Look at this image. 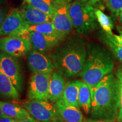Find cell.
<instances>
[{"instance_id": "cell-25", "label": "cell", "mask_w": 122, "mask_h": 122, "mask_svg": "<svg viewBox=\"0 0 122 122\" xmlns=\"http://www.w3.org/2000/svg\"><path fill=\"white\" fill-rule=\"evenodd\" d=\"M118 79L120 88V106L117 116V120L118 122H122V80L121 79L118 78Z\"/></svg>"}, {"instance_id": "cell-7", "label": "cell", "mask_w": 122, "mask_h": 122, "mask_svg": "<svg viewBox=\"0 0 122 122\" xmlns=\"http://www.w3.org/2000/svg\"><path fill=\"white\" fill-rule=\"evenodd\" d=\"M51 73H33L29 81L27 97L30 100L49 101Z\"/></svg>"}, {"instance_id": "cell-22", "label": "cell", "mask_w": 122, "mask_h": 122, "mask_svg": "<svg viewBox=\"0 0 122 122\" xmlns=\"http://www.w3.org/2000/svg\"><path fill=\"white\" fill-rule=\"evenodd\" d=\"M28 4L52 17L54 11L55 4L52 0H25Z\"/></svg>"}, {"instance_id": "cell-20", "label": "cell", "mask_w": 122, "mask_h": 122, "mask_svg": "<svg viewBox=\"0 0 122 122\" xmlns=\"http://www.w3.org/2000/svg\"><path fill=\"white\" fill-rule=\"evenodd\" d=\"M27 33L30 32H37L48 36V37L58 39L59 41L62 42L61 40L59 39L56 28L54 26V24L51 21L44 23L42 24H37V25H28L27 27Z\"/></svg>"}, {"instance_id": "cell-9", "label": "cell", "mask_w": 122, "mask_h": 122, "mask_svg": "<svg viewBox=\"0 0 122 122\" xmlns=\"http://www.w3.org/2000/svg\"><path fill=\"white\" fill-rule=\"evenodd\" d=\"M16 58L5 52H0V72L8 77L19 92L23 88V77Z\"/></svg>"}, {"instance_id": "cell-23", "label": "cell", "mask_w": 122, "mask_h": 122, "mask_svg": "<svg viewBox=\"0 0 122 122\" xmlns=\"http://www.w3.org/2000/svg\"><path fill=\"white\" fill-rule=\"evenodd\" d=\"M94 14L97 22L105 32L109 35L113 34L112 32V30L114 27L113 23L111 18L99 9H94Z\"/></svg>"}, {"instance_id": "cell-12", "label": "cell", "mask_w": 122, "mask_h": 122, "mask_svg": "<svg viewBox=\"0 0 122 122\" xmlns=\"http://www.w3.org/2000/svg\"><path fill=\"white\" fill-rule=\"evenodd\" d=\"M54 106L56 117L53 122H85L79 109L66 104L62 98L54 103Z\"/></svg>"}, {"instance_id": "cell-3", "label": "cell", "mask_w": 122, "mask_h": 122, "mask_svg": "<svg viewBox=\"0 0 122 122\" xmlns=\"http://www.w3.org/2000/svg\"><path fill=\"white\" fill-rule=\"evenodd\" d=\"M114 66L111 53L96 42L87 46V55L80 76L91 91L105 76L110 74Z\"/></svg>"}, {"instance_id": "cell-32", "label": "cell", "mask_w": 122, "mask_h": 122, "mask_svg": "<svg viewBox=\"0 0 122 122\" xmlns=\"http://www.w3.org/2000/svg\"><path fill=\"white\" fill-rule=\"evenodd\" d=\"M117 77L118 79H121L122 80V65L118 68L117 72Z\"/></svg>"}, {"instance_id": "cell-21", "label": "cell", "mask_w": 122, "mask_h": 122, "mask_svg": "<svg viewBox=\"0 0 122 122\" xmlns=\"http://www.w3.org/2000/svg\"><path fill=\"white\" fill-rule=\"evenodd\" d=\"M101 40L109 47L114 56L122 63V46L116 41L113 36V34L109 35L106 33H103L101 36Z\"/></svg>"}, {"instance_id": "cell-6", "label": "cell", "mask_w": 122, "mask_h": 122, "mask_svg": "<svg viewBox=\"0 0 122 122\" xmlns=\"http://www.w3.org/2000/svg\"><path fill=\"white\" fill-rule=\"evenodd\" d=\"M23 107L32 117L40 122H53L55 119L54 103L49 101L30 100L23 103Z\"/></svg>"}, {"instance_id": "cell-34", "label": "cell", "mask_w": 122, "mask_h": 122, "mask_svg": "<svg viewBox=\"0 0 122 122\" xmlns=\"http://www.w3.org/2000/svg\"><path fill=\"white\" fill-rule=\"evenodd\" d=\"M101 1L102 0H90V1L88 3V4H89V5H91L92 6L93 5L96 4L97 3L100 2V1Z\"/></svg>"}, {"instance_id": "cell-10", "label": "cell", "mask_w": 122, "mask_h": 122, "mask_svg": "<svg viewBox=\"0 0 122 122\" xmlns=\"http://www.w3.org/2000/svg\"><path fill=\"white\" fill-rule=\"evenodd\" d=\"M27 26L23 20L19 10L13 9L5 19L0 30V36H26Z\"/></svg>"}, {"instance_id": "cell-18", "label": "cell", "mask_w": 122, "mask_h": 122, "mask_svg": "<svg viewBox=\"0 0 122 122\" xmlns=\"http://www.w3.org/2000/svg\"><path fill=\"white\" fill-rule=\"evenodd\" d=\"M0 96L12 100H19V92L14 86L11 80L0 72Z\"/></svg>"}, {"instance_id": "cell-19", "label": "cell", "mask_w": 122, "mask_h": 122, "mask_svg": "<svg viewBox=\"0 0 122 122\" xmlns=\"http://www.w3.org/2000/svg\"><path fill=\"white\" fill-rule=\"evenodd\" d=\"M78 102L79 108L83 110L85 114L87 115L91 112L92 105L91 91L88 85L83 81L79 89Z\"/></svg>"}, {"instance_id": "cell-8", "label": "cell", "mask_w": 122, "mask_h": 122, "mask_svg": "<svg viewBox=\"0 0 122 122\" xmlns=\"http://www.w3.org/2000/svg\"><path fill=\"white\" fill-rule=\"evenodd\" d=\"M31 49V44L27 36L0 38V50L14 57H23Z\"/></svg>"}, {"instance_id": "cell-26", "label": "cell", "mask_w": 122, "mask_h": 122, "mask_svg": "<svg viewBox=\"0 0 122 122\" xmlns=\"http://www.w3.org/2000/svg\"><path fill=\"white\" fill-rule=\"evenodd\" d=\"M115 24L119 33L122 36V12L118 15L115 19Z\"/></svg>"}, {"instance_id": "cell-11", "label": "cell", "mask_w": 122, "mask_h": 122, "mask_svg": "<svg viewBox=\"0 0 122 122\" xmlns=\"http://www.w3.org/2000/svg\"><path fill=\"white\" fill-rule=\"evenodd\" d=\"M27 65L33 73H52L54 70L49 56L35 50H30L27 54Z\"/></svg>"}, {"instance_id": "cell-28", "label": "cell", "mask_w": 122, "mask_h": 122, "mask_svg": "<svg viewBox=\"0 0 122 122\" xmlns=\"http://www.w3.org/2000/svg\"><path fill=\"white\" fill-rule=\"evenodd\" d=\"M15 119L9 118V117H4V118H0V122H15L16 121Z\"/></svg>"}, {"instance_id": "cell-15", "label": "cell", "mask_w": 122, "mask_h": 122, "mask_svg": "<svg viewBox=\"0 0 122 122\" xmlns=\"http://www.w3.org/2000/svg\"><path fill=\"white\" fill-rule=\"evenodd\" d=\"M66 83L65 77L59 71L56 70L51 73L48 98L50 102L54 103L62 98Z\"/></svg>"}, {"instance_id": "cell-27", "label": "cell", "mask_w": 122, "mask_h": 122, "mask_svg": "<svg viewBox=\"0 0 122 122\" xmlns=\"http://www.w3.org/2000/svg\"><path fill=\"white\" fill-rule=\"evenodd\" d=\"M6 13L4 9L0 7V30L2 27L3 23H4L5 19L6 17Z\"/></svg>"}, {"instance_id": "cell-30", "label": "cell", "mask_w": 122, "mask_h": 122, "mask_svg": "<svg viewBox=\"0 0 122 122\" xmlns=\"http://www.w3.org/2000/svg\"><path fill=\"white\" fill-rule=\"evenodd\" d=\"M114 37L115 38L117 42L119 44V45L122 46V35H117L113 34Z\"/></svg>"}, {"instance_id": "cell-37", "label": "cell", "mask_w": 122, "mask_h": 122, "mask_svg": "<svg viewBox=\"0 0 122 122\" xmlns=\"http://www.w3.org/2000/svg\"><path fill=\"white\" fill-rule=\"evenodd\" d=\"M5 1V0H0V4H2L4 2V1Z\"/></svg>"}, {"instance_id": "cell-29", "label": "cell", "mask_w": 122, "mask_h": 122, "mask_svg": "<svg viewBox=\"0 0 122 122\" xmlns=\"http://www.w3.org/2000/svg\"><path fill=\"white\" fill-rule=\"evenodd\" d=\"M55 4H62L65 3H71L72 0H52Z\"/></svg>"}, {"instance_id": "cell-13", "label": "cell", "mask_w": 122, "mask_h": 122, "mask_svg": "<svg viewBox=\"0 0 122 122\" xmlns=\"http://www.w3.org/2000/svg\"><path fill=\"white\" fill-rule=\"evenodd\" d=\"M32 49L42 53L54 49L61 41L58 39L48 37L37 32H30L27 34Z\"/></svg>"}, {"instance_id": "cell-2", "label": "cell", "mask_w": 122, "mask_h": 122, "mask_svg": "<svg viewBox=\"0 0 122 122\" xmlns=\"http://www.w3.org/2000/svg\"><path fill=\"white\" fill-rule=\"evenodd\" d=\"M91 113L93 119L115 121L120 106L118 79L112 72L105 76L91 91Z\"/></svg>"}, {"instance_id": "cell-4", "label": "cell", "mask_w": 122, "mask_h": 122, "mask_svg": "<svg viewBox=\"0 0 122 122\" xmlns=\"http://www.w3.org/2000/svg\"><path fill=\"white\" fill-rule=\"evenodd\" d=\"M68 11L74 28L77 33L89 34L97 28L94 8L91 5L75 0L69 3Z\"/></svg>"}, {"instance_id": "cell-17", "label": "cell", "mask_w": 122, "mask_h": 122, "mask_svg": "<svg viewBox=\"0 0 122 122\" xmlns=\"http://www.w3.org/2000/svg\"><path fill=\"white\" fill-rule=\"evenodd\" d=\"M0 107L5 115L9 118L22 120L30 117L27 110L18 104L0 101Z\"/></svg>"}, {"instance_id": "cell-36", "label": "cell", "mask_w": 122, "mask_h": 122, "mask_svg": "<svg viewBox=\"0 0 122 122\" xmlns=\"http://www.w3.org/2000/svg\"><path fill=\"white\" fill-rule=\"evenodd\" d=\"M76 1H78L79 2L83 3H88L90 1V0H76Z\"/></svg>"}, {"instance_id": "cell-5", "label": "cell", "mask_w": 122, "mask_h": 122, "mask_svg": "<svg viewBox=\"0 0 122 122\" xmlns=\"http://www.w3.org/2000/svg\"><path fill=\"white\" fill-rule=\"evenodd\" d=\"M68 6L69 3L55 4L54 11L51 19L62 41L70 36L74 28L68 11Z\"/></svg>"}, {"instance_id": "cell-1", "label": "cell", "mask_w": 122, "mask_h": 122, "mask_svg": "<svg viewBox=\"0 0 122 122\" xmlns=\"http://www.w3.org/2000/svg\"><path fill=\"white\" fill-rule=\"evenodd\" d=\"M87 55V46L79 33L64 40L49 54L54 69L66 79L80 75Z\"/></svg>"}, {"instance_id": "cell-16", "label": "cell", "mask_w": 122, "mask_h": 122, "mask_svg": "<svg viewBox=\"0 0 122 122\" xmlns=\"http://www.w3.org/2000/svg\"><path fill=\"white\" fill-rule=\"evenodd\" d=\"M82 80H74L66 83L62 99L66 104L79 109L78 98Z\"/></svg>"}, {"instance_id": "cell-31", "label": "cell", "mask_w": 122, "mask_h": 122, "mask_svg": "<svg viewBox=\"0 0 122 122\" xmlns=\"http://www.w3.org/2000/svg\"><path fill=\"white\" fill-rule=\"evenodd\" d=\"M19 122H40L38 120H36L35 119H33L31 117H30V118L22 120H18Z\"/></svg>"}, {"instance_id": "cell-14", "label": "cell", "mask_w": 122, "mask_h": 122, "mask_svg": "<svg viewBox=\"0 0 122 122\" xmlns=\"http://www.w3.org/2000/svg\"><path fill=\"white\" fill-rule=\"evenodd\" d=\"M19 12L23 20L29 25H37L50 22L52 19L51 16L44 13L28 3L23 5Z\"/></svg>"}, {"instance_id": "cell-24", "label": "cell", "mask_w": 122, "mask_h": 122, "mask_svg": "<svg viewBox=\"0 0 122 122\" xmlns=\"http://www.w3.org/2000/svg\"><path fill=\"white\" fill-rule=\"evenodd\" d=\"M105 1L115 20L118 15L122 12V0H105Z\"/></svg>"}, {"instance_id": "cell-35", "label": "cell", "mask_w": 122, "mask_h": 122, "mask_svg": "<svg viewBox=\"0 0 122 122\" xmlns=\"http://www.w3.org/2000/svg\"><path fill=\"white\" fill-rule=\"evenodd\" d=\"M4 117H7L6 115H5L4 112H2L1 107H0V118H4Z\"/></svg>"}, {"instance_id": "cell-33", "label": "cell", "mask_w": 122, "mask_h": 122, "mask_svg": "<svg viewBox=\"0 0 122 122\" xmlns=\"http://www.w3.org/2000/svg\"><path fill=\"white\" fill-rule=\"evenodd\" d=\"M85 122H117L115 121H107V120H97V119H88L85 120Z\"/></svg>"}]
</instances>
